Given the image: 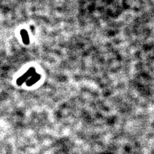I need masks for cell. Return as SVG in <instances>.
Wrapping results in <instances>:
<instances>
[{"label":"cell","mask_w":154,"mask_h":154,"mask_svg":"<svg viewBox=\"0 0 154 154\" xmlns=\"http://www.w3.org/2000/svg\"><path fill=\"white\" fill-rule=\"evenodd\" d=\"M21 35H23V41H24V42L26 44L28 43V37L27 33H26L25 30H23L21 32Z\"/></svg>","instance_id":"1"}]
</instances>
